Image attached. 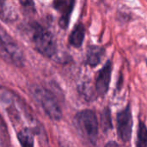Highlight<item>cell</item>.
<instances>
[{
	"mask_svg": "<svg viewBox=\"0 0 147 147\" xmlns=\"http://www.w3.org/2000/svg\"><path fill=\"white\" fill-rule=\"evenodd\" d=\"M0 56L16 66H22L24 64V55L21 47L2 28H0Z\"/></svg>",
	"mask_w": 147,
	"mask_h": 147,
	"instance_id": "cell-4",
	"label": "cell"
},
{
	"mask_svg": "<svg viewBox=\"0 0 147 147\" xmlns=\"http://www.w3.org/2000/svg\"><path fill=\"white\" fill-rule=\"evenodd\" d=\"M0 147H3V144H2V142H1V140H0Z\"/></svg>",
	"mask_w": 147,
	"mask_h": 147,
	"instance_id": "cell-18",
	"label": "cell"
},
{
	"mask_svg": "<svg viewBox=\"0 0 147 147\" xmlns=\"http://www.w3.org/2000/svg\"><path fill=\"white\" fill-rule=\"evenodd\" d=\"M75 0H69L68 3H65L63 1V10H62V15L59 19V25L62 28H66L68 26L69 21H70V16L72 12L73 7H74Z\"/></svg>",
	"mask_w": 147,
	"mask_h": 147,
	"instance_id": "cell-11",
	"label": "cell"
},
{
	"mask_svg": "<svg viewBox=\"0 0 147 147\" xmlns=\"http://www.w3.org/2000/svg\"><path fill=\"white\" fill-rule=\"evenodd\" d=\"M105 147H121L117 143H115V142H114V141H110V142H109Z\"/></svg>",
	"mask_w": 147,
	"mask_h": 147,
	"instance_id": "cell-16",
	"label": "cell"
},
{
	"mask_svg": "<svg viewBox=\"0 0 147 147\" xmlns=\"http://www.w3.org/2000/svg\"><path fill=\"white\" fill-rule=\"evenodd\" d=\"M84 35H85V28L84 25L78 24L70 34V37H69L70 44L74 47H77V48L80 47L83 44Z\"/></svg>",
	"mask_w": 147,
	"mask_h": 147,
	"instance_id": "cell-9",
	"label": "cell"
},
{
	"mask_svg": "<svg viewBox=\"0 0 147 147\" xmlns=\"http://www.w3.org/2000/svg\"><path fill=\"white\" fill-rule=\"evenodd\" d=\"M20 3L26 11L28 12L34 11V3L33 0H20Z\"/></svg>",
	"mask_w": 147,
	"mask_h": 147,
	"instance_id": "cell-15",
	"label": "cell"
},
{
	"mask_svg": "<svg viewBox=\"0 0 147 147\" xmlns=\"http://www.w3.org/2000/svg\"><path fill=\"white\" fill-rule=\"evenodd\" d=\"M101 126L102 128L106 132L112 128V121L110 116V110L106 108L101 115Z\"/></svg>",
	"mask_w": 147,
	"mask_h": 147,
	"instance_id": "cell-13",
	"label": "cell"
},
{
	"mask_svg": "<svg viewBox=\"0 0 147 147\" xmlns=\"http://www.w3.org/2000/svg\"><path fill=\"white\" fill-rule=\"evenodd\" d=\"M28 90L32 97L52 120L59 121L61 119V109L55 96L50 90L37 84L31 85Z\"/></svg>",
	"mask_w": 147,
	"mask_h": 147,
	"instance_id": "cell-2",
	"label": "cell"
},
{
	"mask_svg": "<svg viewBox=\"0 0 147 147\" xmlns=\"http://www.w3.org/2000/svg\"><path fill=\"white\" fill-rule=\"evenodd\" d=\"M104 54V49L100 47H90L86 54V62L90 66H96Z\"/></svg>",
	"mask_w": 147,
	"mask_h": 147,
	"instance_id": "cell-8",
	"label": "cell"
},
{
	"mask_svg": "<svg viewBox=\"0 0 147 147\" xmlns=\"http://www.w3.org/2000/svg\"><path fill=\"white\" fill-rule=\"evenodd\" d=\"M61 147H72L70 144H68V143H63L62 145H61Z\"/></svg>",
	"mask_w": 147,
	"mask_h": 147,
	"instance_id": "cell-17",
	"label": "cell"
},
{
	"mask_svg": "<svg viewBox=\"0 0 147 147\" xmlns=\"http://www.w3.org/2000/svg\"><path fill=\"white\" fill-rule=\"evenodd\" d=\"M31 39L34 48L42 55L52 58L57 51L56 42L53 34L39 24L32 25Z\"/></svg>",
	"mask_w": 147,
	"mask_h": 147,
	"instance_id": "cell-3",
	"label": "cell"
},
{
	"mask_svg": "<svg viewBox=\"0 0 147 147\" xmlns=\"http://www.w3.org/2000/svg\"><path fill=\"white\" fill-rule=\"evenodd\" d=\"M133 118L129 105L117 115V132L119 138L123 142H128L132 136Z\"/></svg>",
	"mask_w": 147,
	"mask_h": 147,
	"instance_id": "cell-5",
	"label": "cell"
},
{
	"mask_svg": "<svg viewBox=\"0 0 147 147\" xmlns=\"http://www.w3.org/2000/svg\"><path fill=\"white\" fill-rule=\"evenodd\" d=\"M74 126L80 138L94 146L98 138V121L96 114L90 109L78 112L74 117Z\"/></svg>",
	"mask_w": 147,
	"mask_h": 147,
	"instance_id": "cell-1",
	"label": "cell"
},
{
	"mask_svg": "<svg viewBox=\"0 0 147 147\" xmlns=\"http://www.w3.org/2000/svg\"><path fill=\"white\" fill-rule=\"evenodd\" d=\"M111 72L112 63L111 61H108L105 65L99 71L96 79V92L97 95L104 96L108 92L111 79Z\"/></svg>",
	"mask_w": 147,
	"mask_h": 147,
	"instance_id": "cell-6",
	"label": "cell"
},
{
	"mask_svg": "<svg viewBox=\"0 0 147 147\" xmlns=\"http://www.w3.org/2000/svg\"><path fill=\"white\" fill-rule=\"evenodd\" d=\"M18 14L14 0H0V18L6 22L17 19Z\"/></svg>",
	"mask_w": 147,
	"mask_h": 147,
	"instance_id": "cell-7",
	"label": "cell"
},
{
	"mask_svg": "<svg viewBox=\"0 0 147 147\" xmlns=\"http://www.w3.org/2000/svg\"><path fill=\"white\" fill-rule=\"evenodd\" d=\"M80 91H81L82 95L85 98H87V100H94L93 98L96 97L95 93H96V92H94V90L91 88H90V87H88L86 85H83Z\"/></svg>",
	"mask_w": 147,
	"mask_h": 147,
	"instance_id": "cell-14",
	"label": "cell"
},
{
	"mask_svg": "<svg viewBox=\"0 0 147 147\" xmlns=\"http://www.w3.org/2000/svg\"><path fill=\"white\" fill-rule=\"evenodd\" d=\"M17 140L22 147H34V134L28 128H22L17 134Z\"/></svg>",
	"mask_w": 147,
	"mask_h": 147,
	"instance_id": "cell-10",
	"label": "cell"
},
{
	"mask_svg": "<svg viewBox=\"0 0 147 147\" xmlns=\"http://www.w3.org/2000/svg\"><path fill=\"white\" fill-rule=\"evenodd\" d=\"M137 147H147V128L143 121H140L138 135H137Z\"/></svg>",
	"mask_w": 147,
	"mask_h": 147,
	"instance_id": "cell-12",
	"label": "cell"
}]
</instances>
